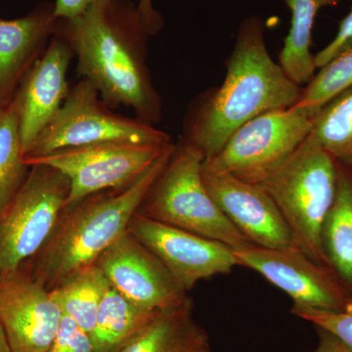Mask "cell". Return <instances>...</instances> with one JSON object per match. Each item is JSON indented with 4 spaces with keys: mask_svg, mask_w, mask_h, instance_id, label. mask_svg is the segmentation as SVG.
Returning a JSON list of instances; mask_svg holds the SVG:
<instances>
[{
    "mask_svg": "<svg viewBox=\"0 0 352 352\" xmlns=\"http://www.w3.org/2000/svg\"><path fill=\"white\" fill-rule=\"evenodd\" d=\"M55 34L71 46L78 73L106 105L131 107L148 124L161 120V99L146 64L150 34L138 6L99 0L75 19L57 20Z\"/></svg>",
    "mask_w": 352,
    "mask_h": 352,
    "instance_id": "cell-1",
    "label": "cell"
},
{
    "mask_svg": "<svg viewBox=\"0 0 352 352\" xmlns=\"http://www.w3.org/2000/svg\"><path fill=\"white\" fill-rule=\"evenodd\" d=\"M302 89L271 58L263 21L247 18L238 30L221 87L197 106L183 141L200 150L205 160L214 157L245 122L268 111L293 107Z\"/></svg>",
    "mask_w": 352,
    "mask_h": 352,
    "instance_id": "cell-2",
    "label": "cell"
},
{
    "mask_svg": "<svg viewBox=\"0 0 352 352\" xmlns=\"http://www.w3.org/2000/svg\"><path fill=\"white\" fill-rule=\"evenodd\" d=\"M170 144L138 179L124 188L87 197L65 208L36 258L34 278L51 289L99 256L126 232L132 217L175 150Z\"/></svg>",
    "mask_w": 352,
    "mask_h": 352,
    "instance_id": "cell-3",
    "label": "cell"
},
{
    "mask_svg": "<svg viewBox=\"0 0 352 352\" xmlns=\"http://www.w3.org/2000/svg\"><path fill=\"white\" fill-rule=\"evenodd\" d=\"M337 182V161L309 135L258 184L276 204L296 247L328 268L322 230Z\"/></svg>",
    "mask_w": 352,
    "mask_h": 352,
    "instance_id": "cell-4",
    "label": "cell"
},
{
    "mask_svg": "<svg viewBox=\"0 0 352 352\" xmlns=\"http://www.w3.org/2000/svg\"><path fill=\"white\" fill-rule=\"evenodd\" d=\"M205 157L182 141L175 145L138 212L148 219L219 241L232 249L251 244L227 219L208 193L203 175Z\"/></svg>",
    "mask_w": 352,
    "mask_h": 352,
    "instance_id": "cell-5",
    "label": "cell"
},
{
    "mask_svg": "<svg viewBox=\"0 0 352 352\" xmlns=\"http://www.w3.org/2000/svg\"><path fill=\"white\" fill-rule=\"evenodd\" d=\"M68 178L43 164L32 166L11 201L0 212V280L20 272L52 235L66 208Z\"/></svg>",
    "mask_w": 352,
    "mask_h": 352,
    "instance_id": "cell-6",
    "label": "cell"
},
{
    "mask_svg": "<svg viewBox=\"0 0 352 352\" xmlns=\"http://www.w3.org/2000/svg\"><path fill=\"white\" fill-rule=\"evenodd\" d=\"M140 143L166 146V132L139 119L112 112L87 80L71 88L62 107L36 138L25 159L45 156L57 150L104 142Z\"/></svg>",
    "mask_w": 352,
    "mask_h": 352,
    "instance_id": "cell-7",
    "label": "cell"
},
{
    "mask_svg": "<svg viewBox=\"0 0 352 352\" xmlns=\"http://www.w3.org/2000/svg\"><path fill=\"white\" fill-rule=\"evenodd\" d=\"M314 119L295 106L261 113L234 132L221 151L205 164L259 184L310 135Z\"/></svg>",
    "mask_w": 352,
    "mask_h": 352,
    "instance_id": "cell-8",
    "label": "cell"
},
{
    "mask_svg": "<svg viewBox=\"0 0 352 352\" xmlns=\"http://www.w3.org/2000/svg\"><path fill=\"white\" fill-rule=\"evenodd\" d=\"M170 144L116 141L57 150L45 156L24 159V162L27 166H50L68 178L69 193L67 208L95 194L129 186Z\"/></svg>",
    "mask_w": 352,
    "mask_h": 352,
    "instance_id": "cell-9",
    "label": "cell"
},
{
    "mask_svg": "<svg viewBox=\"0 0 352 352\" xmlns=\"http://www.w3.org/2000/svg\"><path fill=\"white\" fill-rule=\"evenodd\" d=\"M239 266L256 271L293 300L296 310L344 309L351 295L330 268L298 248L273 249L248 244L234 250Z\"/></svg>",
    "mask_w": 352,
    "mask_h": 352,
    "instance_id": "cell-10",
    "label": "cell"
},
{
    "mask_svg": "<svg viewBox=\"0 0 352 352\" xmlns=\"http://www.w3.org/2000/svg\"><path fill=\"white\" fill-rule=\"evenodd\" d=\"M129 233L157 256L186 293L201 280L228 274L239 266L234 249L136 212Z\"/></svg>",
    "mask_w": 352,
    "mask_h": 352,
    "instance_id": "cell-11",
    "label": "cell"
},
{
    "mask_svg": "<svg viewBox=\"0 0 352 352\" xmlns=\"http://www.w3.org/2000/svg\"><path fill=\"white\" fill-rule=\"evenodd\" d=\"M95 264L111 286L147 309L166 311L190 300L162 261L129 230Z\"/></svg>",
    "mask_w": 352,
    "mask_h": 352,
    "instance_id": "cell-12",
    "label": "cell"
},
{
    "mask_svg": "<svg viewBox=\"0 0 352 352\" xmlns=\"http://www.w3.org/2000/svg\"><path fill=\"white\" fill-rule=\"evenodd\" d=\"M201 175L222 214L251 244L273 249L296 247L283 215L261 185L212 170L205 161Z\"/></svg>",
    "mask_w": 352,
    "mask_h": 352,
    "instance_id": "cell-13",
    "label": "cell"
},
{
    "mask_svg": "<svg viewBox=\"0 0 352 352\" xmlns=\"http://www.w3.org/2000/svg\"><path fill=\"white\" fill-rule=\"evenodd\" d=\"M63 312L50 289L17 273L0 280V324L11 352H47Z\"/></svg>",
    "mask_w": 352,
    "mask_h": 352,
    "instance_id": "cell-14",
    "label": "cell"
},
{
    "mask_svg": "<svg viewBox=\"0 0 352 352\" xmlns=\"http://www.w3.org/2000/svg\"><path fill=\"white\" fill-rule=\"evenodd\" d=\"M73 56L69 43L55 34L21 82L15 97L19 106L20 138L25 156L68 97L71 88L67 73Z\"/></svg>",
    "mask_w": 352,
    "mask_h": 352,
    "instance_id": "cell-15",
    "label": "cell"
},
{
    "mask_svg": "<svg viewBox=\"0 0 352 352\" xmlns=\"http://www.w3.org/2000/svg\"><path fill=\"white\" fill-rule=\"evenodd\" d=\"M54 6L44 4L19 19H0V109L6 107L46 41L56 32Z\"/></svg>",
    "mask_w": 352,
    "mask_h": 352,
    "instance_id": "cell-16",
    "label": "cell"
},
{
    "mask_svg": "<svg viewBox=\"0 0 352 352\" xmlns=\"http://www.w3.org/2000/svg\"><path fill=\"white\" fill-rule=\"evenodd\" d=\"M119 352H212L206 331L192 315V302L160 312Z\"/></svg>",
    "mask_w": 352,
    "mask_h": 352,
    "instance_id": "cell-17",
    "label": "cell"
},
{
    "mask_svg": "<svg viewBox=\"0 0 352 352\" xmlns=\"http://www.w3.org/2000/svg\"><path fill=\"white\" fill-rule=\"evenodd\" d=\"M337 164V191L322 230V245L329 267L352 296V166Z\"/></svg>",
    "mask_w": 352,
    "mask_h": 352,
    "instance_id": "cell-18",
    "label": "cell"
},
{
    "mask_svg": "<svg viewBox=\"0 0 352 352\" xmlns=\"http://www.w3.org/2000/svg\"><path fill=\"white\" fill-rule=\"evenodd\" d=\"M162 311L136 305L109 286L90 335L95 352H119Z\"/></svg>",
    "mask_w": 352,
    "mask_h": 352,
    "instance_id": "cell-19",
    "label": "cell"
},
{
    "mask_svg": "<svg viewBox=\"0 0 352 352\" xmlns=\"http://www.w3.org/2000/svg\"><path fill=\"white\" fill-rule=\"evenodd\" d=\"M291 11V27L284 39L279 65L286 75L302 87L312 80L316 71L310 52L312 31L317 14L323 7L336 6L340 0H284Z\"/></svg>",
    "mask_w": 352,
    "mask_h": 352,
    "instance_id": "cell-20",
    "label": "cell"
},
{
    "mask_svg": "<svg viewBox=\"0 0 352 352\" xmlns=\"http://www.w3.org/2000/svg\"><path fill=\"white\" fill-rule=\"evenodd\" d=\"M109 286L107 278L94 263L69 275L50 291L63 314L75 321L90 337Z\"/></svg>",
    "mask_w": 352,
    "mask_h": 352,
    "instance_id": "cell-21",
    "label": "cell"
},
{
    "mask_svg": "<svg viewBox=\"0 0 352 352\" xmlns=\"http://www.w3.org/2000/svg\"><path fill=\"white\" fill-rule=\"evenodd\" d=\"M310 136L338 163L352 166V87L315 115Z\"/></svg>",
    "mask_w": 352,
    "mask_h": 352,
    "instance_id": "cell-22",
    "label": "cell"
},
{
    "mask_svg": "<svg viewBox=\"0 0 352 352\" xmlns=\"http://www.w3.org/2000/svg\"><path fill=\"white\" fill-rule=\"evenodd\" d=\"M25 155L21 143L17 98L0 109V212L24 182Z\"/></svg>",
    "mask_w": 352,
    "mask_h": 352,
    "instance_id": "cell-23",
    "label": "cell"
},
{
    "mask_svg": "<svg viewBox=\"0 0 352 352\" xmlns=\"http://www.w3.org/2000/svg\"><path fill=\"white\" fill-rule=\"evenodd\" d=\"M352 87V39L303 88L295 107L314 117L329 101Z\"/></svg>",
    "mask_w": 352,
    "mask_h": 352,
    "instance_id": "cell-24",
    "label": "cell"
},
{
    "mask_svg": "<svg viewBox=\"0 0 352 352\" xmlns=\"http://www.w3.org/2000/svg\"><path fill=\"white\" fill-rule=\"evenodd\" d=\"M292 314L331 333L352 351V296L344 309L339 311L309 309L296 310Z\"/></svg>",
    "mask_w": 352,
    "mask_h": 352,
    "instance_id": "cell-25",
    "label": "cell"
},
{
    "mask_svg": "<svg viewBox=\"0 0 352 352\" xmlns=\"http://www.w3.org/2000/svg\"><path fill=\"white\" fill-rule=\"evenodd\" d=\"M47 352H95L89 335L63 315L59 330Z\"/></svg>",
    "mask_w": 352,
    "mask_h": 352,
    "instance_id": "cell-26",
    "label": "cell"
},
{
    "mask_svg": "<svg viewBox=\"0 0 352 352\" xmlns=\"http://www.w3.org/2000/svg\"><path fill=\"white\" fill-rule=\"evenodd\" d=\"M352 39V8L351 12L347 14L340 23L337 34L326 47L314 55L315 65L317 69H320L330 62L338 53L342 50Z\"/></svg>",
    "mask_w": 352,
    "mask_h": 352,
    "instance_id": "cell-27",
    "label": "cell"
},
{
    "mask_svg": "<svg viewBox=\"0 0 352 352\" xmlns=\"http://www.w3.org/2000/svg\"><path fill=\"white\" fill-rule=\"evenodd\" d=\"M97 1L99 0H55L54 17L62 21L75 19Z\"/></svg>",
    "mask_w": 352,
    "mask_h": 352,
    "instance_id": "cell-28",
    "label": "cell"
},
{
    "mask_svg": "<svg viewBox=\"0 0 352 352\" xmlns=\"http://www.w3.org/2000/svg\"><path fill=\"white\" fill-rule=\"evenodd\" d=\"M138 11L150 36H154L163 28V17L161 14L155 10L152 0H139Z\"/></svg>",
    "mask_w": 352,
    "mask_h": 352,
    "instance_id": "cell-29",
    "label": "cell"
},
{
    "mask_svg": "<svg viewBox=\"0 0 352 352\" xmlns=\"http://www.w3.org/2000/svg\"><path fill=\"white\" fill-rule=\"evenodd\" d=\"M317 331H318V344L312 352H352L349 347L344 346L331 333L320 329H317Z\"/></svg>",
    "mask_w": 352,
    "mask_h": 352,
    "instance_id": "cell-30",
    "label": "cell"
},
{
    "mask_svg": "<svg viewBox=\"0 0 352 352\" xmlns=\"http://www.w3.org/2000/svg\"><path fill=\"white\" fill-rule=\"evenodd\" d=\"M0 352H11L1 324H0Z\"/></svg>",
    "mask_w": 352,
    "mask_h": 352,
    "instance_id": "cell-31",
    "label": "cell"
}]
</instances>
